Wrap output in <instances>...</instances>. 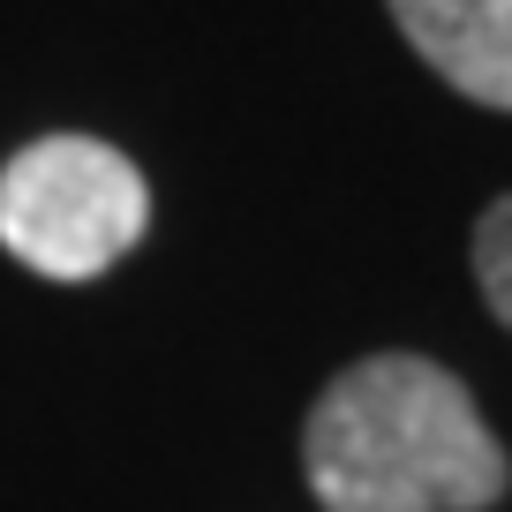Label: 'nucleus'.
<instances>
[{
    "mask_svg": "<svg viewBox=\"0 0 512 512\" xmlns=\"http://www.w3.org/2000/svg\"><path fill=\"white\" fill-rule=\"evenodd\" d=\"M302 475L324 512H490L512 460L475 392L430 354H362L302 422Z\"/></svg>",
    "mask_w": 512,
    "mask_h": 512,
    "instance_id": "nucleus-1",
    "label": "nucleus"
},
{
    "mask_svg": "<svg viewBox=\"0 0 512 512\" xmlns=\"http://www.w3.org/2000/svg\"><path fill=\"white\" fill-rule=\"evenodd\" d=\"M151 234V181L106 136H38L0 166V249L53 287H91Z\"/></svg>",
    "mask_w": 512,
    "mask_h": 512,
    "instance_id": "nucleus-2",
    "label": "nucleus"
},
{
    "mask_svg": "<svg viewBox=\"0 0 512 512\" xmlns=\"http://www.w3.org/2000/svg\"><path fill=\"white\" fill-rule=\"evenodd\" d=\"M384 8L460 98L512 113V0H384Z\"/></svg>",
    "mask_w": 512,
    "mask_h": 512,
    "instance_id": "nucleus-3",
    "label": "nucleus"
},
{
    "mask_svg": "<svg viewBox=\"0 0 512 512\" xmlns=\"http://www.w3.org/2000/svg\"><path fill=\"white\" fill-rule=\"evenodd\" d=\"M475 287L490 302V317L512 332V196H497L475 219Z\"/></svg>",
    "mask_w": 512,
    "mask_h": 512,
    "instance_id": "nucleus-4",
    "label": "nucleus"
}]
</instances>
